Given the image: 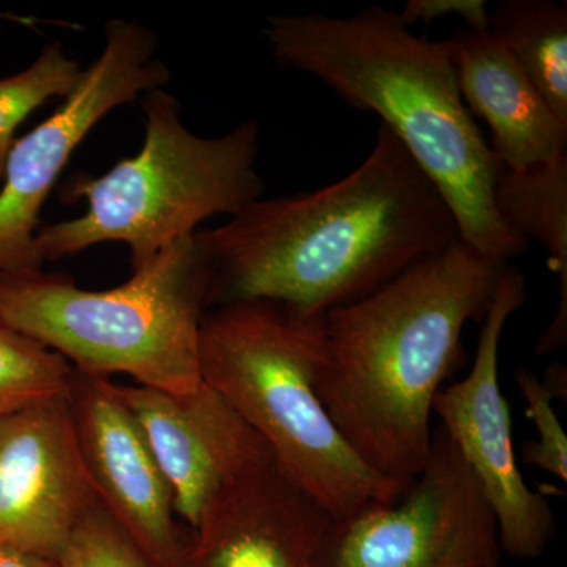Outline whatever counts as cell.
Instances as JSON below:
<instances>
[{"instance_id": "6da1fadb", "label": "cell", "mask_w": 567, "mask_h": 567, "mask_svg": "<svg viewBox=\"0 0 567 567\" xmlns=\"http://www.w3.org/2000/svg\"><path fill=\"white\" fill-rule=\"evenodd\" d=\"M196 235L213 270L208 309L270 300L308 316L354 303L458 240L442 194L385 126L342 181L256 200Z\"/></svg>"}, {"instance_id": "7a4b0ae2", "label": "cell", "mask_w": 567, "mask_h": 567, "mask_svg": "<svg viewBox=\"0 0 567 567\" xmlns=\"http://www.w3.org/2000/svg\"><path fill=\"white\" fill-rule=\"evenodd\" d=\"M505 265L458 238L324 316L317 394L380 475L412 483L424 468L435 395L464 360L465 324L486 319Z\"/></svg>"}, {"instance_id": "3957f363", "label": "cell", "mask_w": 567, "mask_h": 567, "mask_svg": "<svg viewBox=\"0 0 567 567\" xmlns=\"http://www.w3.org/2000/svg\"><path fill=\"white\" fill-rule=\"evenodd\" d=\"M264 35L282 65L382 118L442 194L462 241L496 262L527 251L496 210L498 162L462 100L445 41L415 35L379 6L349 18L270 17Z\"/></svg>"}, {"instance_id": "277c9868", "label": "cell", "mask_w": 567, "mask_h": 567, "mask_svg": "<svg viewBox=\"0 0 567 567\" xmlns=\"http://www.w3.org/2000/svg\"><path fill=\"white\" fill-rule=\"evenodd\" d=\"M324 316L270 300L235 301L205 312L200 379L268 446L276 465L344 522L372 505H391L412 483L364 464L338 431L316 391Z\"/></svg>"}, {"instance_id": "5b68a950", "label": "cell", "mask_w": 567, "mask_h": 567, "mask_svg": "<svg viewBox=\"0 0 567 567\" xmlns=\"http://www.w3.org/2000/svg\"><path fill=\"white\" fill-rule=\"evenodd\" d=\"M212 264L196 233L174 241L132 278L85 290L66 276L0 274V322L99 379L185 394L203 383L199 333Z\"/></svg>"}, {"instance_id": "8992f818", "label": "cell", "mask_w": 567, "mask_h": 567, "mask_svg": "<svg viewBox=\"0 0 567 567\" xmlns=\"http://www.w3.org/2000/svg\"><path fill=\"white\" fill-rule=\"evenodd\" d=\"M140 102L145 118L141 151L102 177L78 174L63 186V200L84 199L87 210L40 227L35 251L41 262L121 241L130 248L134 270L196 233L204 219L237 215L262 199L265 185L256 167L259 122L200 137L186 128L181 102L164 89L144 93Z\"/></svg>"}, {"instance_id": "52a82bcc", "label": "cell", "mask_w": 567, "mask_h": 567, "mask_svg": "<svg viewBox=\"0 0 567 567\" xmlns=\"http://www.w3.org/2000/svg\"><path fill=\"white\" fill-rule=\"evenodd\" d=\"M156 50L158 37L141 22L107 21L102 54L82 71L74 91L47 121L13 142L0 192V274L41 270L35 235L44 203L96 123L169 84L171 71Z\"/></svg>"}, {"instance_id": "ba28073f", "label": "cell", "mask_w": 567, "mask_h": 567, "mask_svg": "<svg viewBox=\"0 0 567 567\" xmlns=\"http://www.w3.org/2000/svg\"><path fill=\"white\" fill-rule=\"evenodd\" d=\"M494 511L461 451L434 427L404 495L338 522L323 567H499Z\"/></svg>"}, {"instance_id": "9c48e42d", "label": "cell", "mask_w": 567, "mask_h": 567, "mask_svg": "<svg viewBox=\"0 0 567 567\" xmlns=\"http://www.w3.org/2000/svg\"><path fill=\"white\" fill-rule=\"evenodd\" d=\"M525 300V276L506 264L483 320L472 371L435 395L432 415L480 481L495 514L502 551L533 559L550 544L555 516L546 496L533 492L518 470L509 404L498 380L499 339Z\"/></svg>"}, {"instance_id": "30bf717a", "label": "cell", "mask_w": 567, "mask_h": 567, "mask_svg": "<svg viewBox=\"0 0 567 567\" xmlns=\"http://www.w3.org/2000/svg\"><path fill=\"white\" fill-rule=\"evenodd\" d=\"M69 393L0 417V546L54 561L81 517L100 502Z\"/></svg>"}, {"instance_id": "8fae6325", "label": "cell", "mask_w": 567, "mask_h": 567, "mask_svg": "<svg viewBox=\"0 0 567 567\" xmlns=\"http://www.w3.org/2000/svg\"><path fill=\"white\" fill-rule=\"evenodd\" d=\"M112 390L147 440L175 516L192 532L227 487L275 461L262 436L204 382L185 394L114 382Z\"/></svg>"}, {"instance_id": "7c38bea8", "label": "cell", "mask_w": 567, "mask_h": 567, "mask_svg": "<svg viewBox=\"0 0 567 567\" xmlns=\"http://www.w3.org/2000/svg\"><path fill=\"white\" fill-rule=\"evenodd\" d=\"M69 398L100 503L148 561L177 567L182 546L173 494L140 425L112 390V380L74 371Z\"/></svg>"}, {"instance_id": "4fadbf2b", "label": "cell", "mask_w": 567, "mask_h": 567, "mask_svg": "<svg viewBox=\"0 0 567 567\" xmlns=\"http://www.w3.org/2000/svg\"><path fill=\"white\" fill-rule=\"evenodd\" d=\"M338 522L276 461L218 496L194 529V567H322Z\"/></svg>"}, {"instance_id": "5bb4252c", "label": "cell", "mask_w": 567, "mask_h": 567, "mask_svg": "<svg viewBox=\"0 0 567 567\" xmlns=\"http://www.w3.org/2000/svg\"><path fill=\"white\" fill-rule=\"evenodd\" d=\"M445 44L466 110L491 128L496 162L522 171L567 153V126L491 32L462 28Z\"/></svg>"}, {"instance_id": "9a60e30c", "label": "cell", "mask_w": 567, "mask_h": 567, "mask_svg": "<svg viewBox=\"0 0 567 567\" xmlns=\"http://www.w3.org/2000/svg\"><path fill=\"white\" fill-rule=\"evenodd\" d=\"M494 199L514 234L546 249L548 267L557 275V315L535 349L537 354L554 352L567 341V153L522 171L498 163Z\"/></svg>"}, {"instance_id": "2e32d148", "label": "cell", "mask_w": 567, "mask_h": 567, "mask_svg": "<svg viewBox=\"0 0 567 567\" xmlns=\"http://www.w3.org/2000/svg\"><path fill=\"white\" fill-rule=\"evenodd\" d=\"M488 32L567 126V7L554 0H503L488 13Z\"/></svg>"}, {"instance_id": "e0dca14e", "label": "cell", "mask_w": 567, "mask_h": 567, "mask_svg": "<svg viewBox=\"0 0 567 567\" xmlns=\"http://www.w3.org/2000/svg\"><path fill=\"white\" fill-rule=\"evenodd\" d=\"M73 377L61 354L0 322V417L69 393Z\"/></svg>"}, {"instance_id": "ac0fdd59", "label": "cell", "mask_w": 567, "mask_h": 567, "mask_svg": "<svg viewBox=\"0 0 567 567\" xmlns=\"http://www.w3.org/2000/svg\"><path fill=\"white\" fill-rule=\"evenodd\" d=\"M82 71L61 44L50 43L28 69L0 80V181L21 123L48 100L66 99L80 82Z\"/></svg>"}, {"instance_id": "d6986e66", "label": "cell", "mask_w": 567, "mask_h": 567, "mask_svg": "<svg viewBox=\"0 0 567 567\" xmlns=\"http://www.w3.org/2000/svg\"><path fill=\"white\" fill-rule=\"evenodd\" d=\"M518 391L527 401V416L537 431V440L524 446L525 464L539 466L544 472L567 481V436L555 413V399L566 398V369L554 364L547 379L540 380L528 369L516 372Z\"/></svg>"}, {"instance_id": "ffe728a7", "label": "cell", "mask_w": 567, "mask_h": 567, "mask_svg": "<svg viewBox=\"0 0 567 567\" xmlns=\"http://www.w3.org/2000/svg\"><path fill=\"white\" fill-rule=\"evenodd\" d=\"M58 566L153 567L100 502L78 522L58 559Z\"/></svg>"}, {"instance_id": "44dd1931", "label": "cell", "mask_w": 567, "mask_h": 567, "mask_svg": "<svg viewBox=\"0 0 567 567\" xmlns=\"http://www.w3.org/2000/svg\"><path fill=\"white\" fill-rule=\"evenodd\" d=\"M447 13L461 14L465 20V28L488 31V13L486 2L480 0H412L402 11V20L406 24L416 21L431 22Z\"/></svg>"}, {"instance_id": "7402d4cb", "label": "cell", "mask_w": 567, "mask_h": 567, "mask_svg": "<svg viewBox=\"0 0 567 567\" xmlns=\"http://www.w3.org/2000/svg\"><path fill=\"white\" fill-rule=\"evenodd\" d=\"M0 567H59L58 561L25 554L13 547L0 546Z\"/></svg>"}, {"instance_id": "603a6c76", "label": "cell", "mask_w": 567, "mask_h": 567, "mask_svg": "<svg viewBox=\"0 0 567 567\" xmlns=\"http://www.w3.org/2000/svg\"><path fill=\"white\" fill-rule=\"evenodd\" d=\"M323 567V566H322Z\"/></svg>"}]
</instances>
